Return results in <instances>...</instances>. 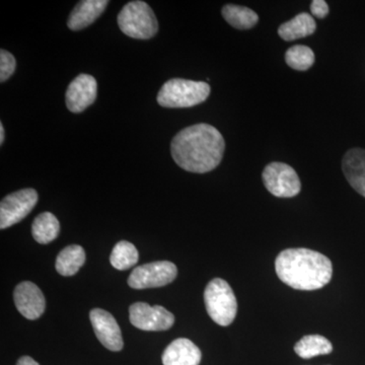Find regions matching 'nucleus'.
Listing matches in <instances>:
<instances>
[{
  "mask_svg": "<svg viewBox=\"0 0 365 365\" xmlns=\"http://www.w3.org/2000/svg\"><path fill=\"white\" fill-rule=\"evenodd\" d=\"M225 139L215 127L196 124L173 138L170 153L175 163L187 172L204 174L218 167L225 155Z\"/></svg>",
  "mask_w": 365,
  "mask_h": 365,
  "instance_id": "obj_1",
  "label": "nucleus"
},
{
  "mask_svg": "<svg viewBox=\"0 0 365 365\" xmlns=\"http://www.w3.org/2000/svg\"><path fill=\"white\" fill-rule=\"evenodd\" d=\"M275 270L279 279L297 290H317L330 282L332 262L313 250L287 249L278 255Z\"/></svg>",
  "mask_w": 365,
  "mask_h": 365,
  "instance_id": "obj_2",
  "label": "nucleus"
},
{
  "mask_svg": "<svg viewBox=\"0 0 365 365\" xmlns=\"http://www.w3.org/2000/svg\"><path fill=\"white\" fill-rule=\"evenodd\" d=\"M210 95V86L203 81L173 78L158 93V105L163 108H191L202 104Z\"/></svg>",
  "mask_w": 365,
  "mask_h": 365,
  "instance_id": "obj_3",
  "label": "nucleus"
},
{
  "mask_svg": "<svg viewBox=\"0 0 365 365\" xmlns=\"http://www.w3.org/2000/svg\"><path fill=\"white\" fill-rule=\"evenodd\" d=\"M120 30L133 39L148 40L158 31L157 16L146 2H128L118 16Z\"/></svg>",
  "mask_w": 365,
  "mask_h": 365,
  "instance_id": "obj_4",
  "label": "nucleus"
},
{
  "mask_svg": "<svg viewBox=\"0 0 365 365\" xmlns=\"http://www.w3.org/2000/svg\"><path fill=\"white\" fill-rule=\"evenodd\" d=\"M206 311L220 326L227 327L235 321L237 302L234 290L227 281L215 278L211 280L204 292Z\"/></svg>",
  "mask_w": 365,
  "mask_h": 365,
  "instance_id": "obj_5",
  "label": "nucleus"
},
{
  "mask_svg": "<svg viewBox=\"0 0 365 365\" xmlns=\"http://www.w3.org/2000/svg\"><path fill=\"white\" fill-rule=\"evenodd\" d=\"M263 182L272 195L279 198H292L299 195L302 189L299 175L287 163H269L263 170Z\"/></svg>",
  "mask_w": 365,
  "mask_h": 365,
  "instance_id": "obj_6",
  "label": "nucleus"
},
{
  "mask_svg": "<svg viewBox=\"0 0 365 365\" xmlns=\"http://www.w3.org/2000/svg\"><path fill=\"white\" fill-rule=\"evenodd\" d=\"M178 269L169 261H158L138 266L128 278L129 287L134 289H146L165 287L176 279Z\"/></svg>",
  "mask_w": 365,
  "mask_h": 365,
  "instance_id": "obj_7",
  "label": "nucleus"
},
{
  "mask_svg": "<svg viewBox=\"0 0 365 365\" xmlns=\"http://www.w3.org/2000/svg\"><path fill=\"white\" fill-rule=\"evenodd\" d=\"M38 202L36 190L24 189L9 194L0 203V228L13 227L23 220Z\"/></svg>",
  "mask_w": 365,
  "mask_h": 365,
  "instance_id": "obj_8",
  "label": "nucleus"
},
{
  "mask_svg": "<svg viewBox=\"0 0 365 365\" xmlns=\"http://www.w3.org/2000/svg\"><path fill=\"white\" fill-rule=\"evenodd\" d=\"M132 325L143 331H165L175 323L174 314L160 306L151 307L145 302H136L129 309Z\"/></svg>",
  "mask_w": 365,
  "mask_h": 365,
  "instance_id": "obj_9",
  "label": "nucleus"
},
{
  "mask_svg": "<svg viewBox=\"0 0 365 365\" xmlns=\"http://www.w3.org/2000/svg\"><path fill=\"white\" fill-rule=\"evenodd\" d=\"M98 83L88 74H79L69 83L66 91V106L72 113H81L95 103Z\"/></svg>",
  "mask_w": 365,
  "mask_h": 365,
  "instance_id": "obj_10",
  "label": "nucleus"
},
{
  "mask_svg": "<svg viewBox=\"0 0 365 365\" xmlns=\"http://www.w3.org/2000/svg\"><path fill=\"white\" fill-rule=\"evenodd\" d=\"M90 318L98 341L111 351H120L123 348V338L116 319L102 309L91 312Z\"/></svg>",
  "mask_w": 365,
  "mask_h": 365,
  "instance_id": "obj_11",
  "label": "nucleus"
},
{
  "mask_svg": "<svg viewBox=\"0 0 365 365\" xmlns=\"http://www.w3.org/2000/svg\"><path fill=\"white\" fill-rule=\"evenodd\" d=\"M16 309L28 319H37L44 314L46 300L39 287L30 281L21 282L14 292Z\"/></svg>",
  "mask_w": 365,
  "mask_h": 365,
  "instance_id": "obj_12",
  "label": "nucleus"
},
{
  "mask_svg": "<svg viewBox=\"0 0 365 365\" xmlns=\"http://www.w3.org/2000/svg\"><path fill=\"white\" fill-rule=\"evenodd\" d=\"M162 360L163 365H199L201 351L191 340L179 338L165 348Z\"/></svg>",
  "mask_w": 365,
  "mask_h": 365,
  "instance_id": "obj_13",
  "label": "nucleus"
},
{
  "mask_svg": "<svg viewBox=\"0 0 365 365\" xmlns=\"http://www.w3.org/2000/svg\"><path fill=\"white\" fill-rule=\"evenodd\" d=\"M342 170L350 186L365 197V150H348L342 160Z\"/></svg>",
  "mask_w": 365,
  "mask_h": 365,
  "instance_id": "obj_14",
  "label": "nucleus"
},
{
  "mask_svg": "<svg viewBox=\"0 0 365 365\" xmlns=\"http://www.w3.org/2000/svg\"><path fill=\"white\" fill-rule=\"evenodd\" d=\"M109 4L107 0H83L74 7L67 21V26L72 31H81L91 25L104 13Z\"/></svg>",
  "mask_w": 365,
  "mask_h": 365,
  "instance_id": "obj_15",
  "label": "nucleus"
},
{
  "mask_svg": "<svg viewBox=\"0 0 365 365\" xmlns=\"http://www.w3.org/2000/svg\"><path fill=\"white\" fill-rule=\"evenodd\" d=\"M316 29L317 24L313 16L309 14L302 13L297 14L292 20L282 24L278 29V34L281 39L290 42L313 35L316 32Z\"/></svg>",
  "mask_w": 365,
  "mask_h": 365,
  "instance_id": "obj_16",
  "label": "nucleus"
},
{
  "mask_svg": "<svg viewBox=\"0 0 365 365\" xmlns=\"http://www.w3.org/2000/svg\"><path fill=\"white\" fill-rule=\"evenodd\" d=\"M85 262V250L78 245H71L60 252L55 268L60 275L72 276L78 272Z\"/></svg>",
  "mask_w": 365,
  "mask_h": 365,
  "instance_id": "obj_17",
  "label": "nucleus"
},
{
  "mask_svg": "<svg viewBox=\"0 0 365 365\" xmlns=\"http://www.w3.org/2000/svg\"><path fill=\"white\" fill-rule=\"evenodd\" d=\"M294 351L302 359H309L319 355L330 354L333 351V346L324 336L307 335L295 344Z\"/></svg>",
  "mask_w": 365,
  "mask_h": 365,
  "instance_id": "obj_18",
  "label": "nucleus"
},
{
  "mask_svg": "<svg viewBox=\"0 0 365 365\" xmlns=\"http://www.w3.org/2000/svg\"><path fill=\"white\" fill-rule=\"evenodd\" d=\"M60 225L56 216L50 212L41 213L32 225L34 239L39 244H49L58 237Z\"/></svg>",
  "mask_w": 365,
  "mask_h": 365,
  "instance_id": "obj_19",
  "label": "nucleus"
},
{
  "mask_svg": "<svg viewBox=\"0 0 365 365\" xmlns=\"http://www.w3.org/2000/svg\"><path fill=\"white\" fill-rule=\"evenodd\" d=\"M222 14L225 20L237 30H249L259 21L258 14L246 6L227 4L223 6Z\"/></svg>",
  "mask_w": 365,
  "mask_h": 365,
  "instance_id": "obj_20",
  "label": "nucleus"
},
{
  "mask_svg": "<svg viewBox=\"0 0 365 365\" xmlns=\"http://www.w3.org/2000/svg\"><path fill=\"white\" fill-rule=\"evenodd\" d=\"M138 251L133 244L127 241L118 242L113 249L110 262L118 270H127L138 262Z\"/></svg>",
  "mask_w": 365,
  "mask_h": 365,
  "instance_id": "obj_21",
  "label": "nucleus"
},
{
  "mask_svg": "<svg viewBox=\"0 0 365 365\" xmlns=\"http://www.w3.org/2000/svg\"><path fill=\"white\" fill-rule=\"evenodd\" d=\"M287 66L294 71H306L314 63V53L311 48L304 45H297L289 48L285 54Z\"/></svg>",
  "mask_w": 365,
  "mask_h": 365,
  "instance_id": "obj_22",
  "label": "nucleus"
},
{
  "mask_svg": "<svg viewBox=\"0 0 365 365\" xmlns=\"http://www.w3.org/2000/svg\"><path fill=\"white\" fill-rule=\"evenodd\" d=\"M16 61L14 55L2 49L0 51V81L4 83L16 71Z\"/></svg>",
  "mask_w": 365,
  "mask_h": 365,
  "instance_id": "obj_23",
  "label": "nucleus"
},
{
  "mask_svg": "<svg viewBox=\"0 0 365 365\" xmlns=\"http://www.w3.org/2000/svg\"><path fill=\"white\" fill-rule=\"evenodd\" d=\"M311 11L316 18H326L329 14L328 4H327L325 0H314L311 4Z\"/></svg>",
  "mask_w": 365,
  "mask_h": 365,
  "instance_id": "obj_24",
  "label": "nucleus"
},
{
  "mask_svg": "<svg viewBox=\"0 0 365 365\" xmlns=\"http://www.w3.org/2000/svg\"><path fill=\"white\" fill-rule=\"evenodd\" d=\"M16 365H40V364H38L37 361H35V360H34L32 359V357L24 356V357H21V359H20V360H19L18 364H16Z\"/></svg>",
  "mask_w": 365,
  "mask_h": 365,
  "instance_id": "obj_25",
  "label": "nucleus"
},
{
  "mask_svg": "<svg viewBox=\"0 0 365 365\" xmlns=\"http://www.w3.org/2000/svg\"><path fill=\"white\" fill-rule=\"evenodd\" d=\"M4 124L0 123V144L4 143Z\"/></svg>",
  "mask_w": 365,
  "mask_h": 365,
  "instance_id": "obj_26",
  "label": "nucleus"
}]
</instances>
